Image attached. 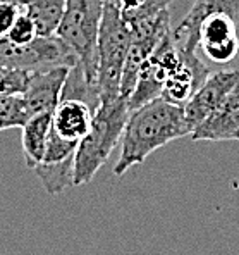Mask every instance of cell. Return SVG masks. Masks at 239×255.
Masks as SVG:
<instances>
[{
    "mask_svg": "<svg viewBox=\"0 0 239 255\" xmlns=\"http://www.w3.org/2000/svg\"><path fill=\"white\" fill-rule=\"evenodd\" d=\"M188 134H191V126L182 106L159 97L134 109L129 112L122 133L121 153L114 166V174L124 176L131 167L143 164L153 152Z\"/></svg>",
    "mask_w": 239,
    "mask_h": 255,
    "instance_id": "6da1fadb",
    "label": "cell"
},
{
    "mask_svg": "<svg viewBox=\"0 0 239 255\" xmlns=\"http://www.w3.org/2000/svg\"><path fill=\"white\" fill-rule=\"evenodd\" d=\"M129 118L128 100L103 99L95 111L91 129L80 141L74 157V186L86 185L117 147Z\"/></svg>",
    "mask_w": 239,
    "mask_h": 255,
    "instance_id": "7a4b0ae2",
    "label": "cell"
},
{
    "mask_svg": "<svg viewBox=\"0 0 239 255\" xmlns=\"http://www.w3.org/2000/svg\"><path fill=\"white\" fill-rule=\"evenodd\" d=\"M103 16V0H67L55 35L73 48L78 64L89 85L96 86L98 33Z\"/></svg>",
    "mask_w": 239,
    "mask_h": 255,
    "instance_id": "3957f363",
    "label": "cell"
},
{
    "mask_svg": "<svg viewBox=\"0 0 239 255\" xmlns=\"http://www.w3.org/2000/svg\"><path fill=\"white\" fill-rule=\"evenodd\" d=\"M133 29L121 17V14L109 3L103 2V16L98 33V67H96V85L100 100L121 97L122 67L126 62Z\"/></svg>",
    "mask_w": 239,
    "mask_h": 255,
    "instance_id": "277c9868",
    "label": "cell"
},
{
    "mask_svg": "<svg viewBox=\"0 0 239 255\" xmlns=\"http://www.w3.org/2000/svg\"><path fill=\"white\" fill-rule=\"evenodd\" d=\"M0 64L36 73L54 67H74L78 57L73 48L57 35H38L33 42L17 45L0 36Z\"/></svg>",
    "mask_w": 239,
    "mask_h": 255,
    "instance_id": "5b68a950",
    "label": "cell"
},
{
    "mask_svg": "<svg viewBox=\"0 0 239 255\" xmlns=\"http://www.w3.org/2000/svg\"><path fill=\"white\" fill-rule=\"evenodd\" d=\"M179 59L181 54L174 45L172 35L169 31L159 43V47L150 54V57L141 64L136 85L128 99L129 112L162 97L163 85L179 64Z\"/></svg>",
    "mask_w": 239,
    "mask_h": 255,
    "instance_id": "8992f818",
    "label": "cell"
},
{
    "mask_svg": "<svg viewBox=\"0 0 239 255\" xmlns=\"http://www.w3.org/2000/svg\"><path fill=\"white\" fill-rule=\"evenodd\" d=\"M133 38L126 62L122 67V78H121V97L128 100L133 93L134 85H136L138 74H140L141 64L150 57V54L159 47V43L163 40V36L170 31V16L169 9L162 10L160 14L150 17V19L140 22L133 26Z\"/></svg>",
    "mask_w": 239,
    "mask_h": 255,
    "instance_id": "52a82bcc",
    "label": "cell"
},
{
    "mask_svg": "<svg viewBox=\"0 0 239 255\" xmlns=\"http://www.w3.org/2000/svg\"><path fill=\"white\" fill-rule=\"evenodd\" d=\"M238 22L227 14H212L200 24L198 47L208 61L226 64L233 61L239 52Z\"/></svg>",
    "mask_w": 239,
    "mask_h": 255,
    "instance_id": "ba28073f",
    "label": "cell"
},
{
    "mask_svg": "<svg viewBox=\"0 0 239 255\" xmlns=\"http://www.w3.org/2000/svg\"><path fill=\"white\" fill-rule=\"evenodd\" d=\"M239 85V69H224L214 74H208L198 90L191 95V99L184 104V114L191 131L217 109L222 100Z\"/></svg>",
    "mask_w": 239,
    "mask_h": 255,
    "instance_id": "9c48e42d",
    "label": "cell"
},
{
    "mask_svg": "<svg viewBox=\"0 0 239 255\" xmlns=\"http://www.w3.org/2000/svg\"><path fill=\"white\" fill-rule=\"evenodd\" d=\"M212 14H227L239 22V0H195L193 7L177 24V28L170 29L175 47L188 54H196L198 29L203 19Z\"/></svg>",
    "mask_w": 239,
    "mask_h": 255,
    "instance_id": "30bf717a",
    "label": "cell"
},
{
    "mask_svg": "<svg viewBox=\"0 0 239 255\" xmlns=\"http://www.w3.org/2000/svg\"><path fill=\"white\" fill-rule=\"evenodd\" d=\"M69 71L71 67H54L48 71L29 73L28 86L22 93L29 118L42 112L55 111V107L61 102Z\"/></svg>",
    "mask_w": 239,
    "mask_h": 255,
    "instance_id": "8fae6325",
    "label": "cell"
},
{
    "mask_svg": "<svg viewBox=\"0 0 239 255\" xmlns=\"http://www.w3.org/2000/svg\"><path fill=\"white\" fill-rule=\"evenodd\" d=\"M193 141L239 140V85L191 131Z\"/></svg>",
    "mask_w": 239,
    "mask_h": 255,
    "instance_id": "7c38bea8",
    "label": "cell"
},
{
    "mask_svg": "<svg viewBox=\"0 0 239 255\" xmlns=\"http://www.w3.org/2000/svg\"><path fill=\"white\" fill-rule=\"evenodd\" d=\"M179 54L181 59L163 85L162 99L175 106H184L198 90V86L208 78L210 69L201 62L200 57H196V54H188L182 50H179Z\"/></svg>",
    "mask_w": 239,
    "mask_h": 255,
    "instance_id": "4fadbf2b",
    "label": "cell"
},
{
    "mask_svg": "<svg viewBox=\"0 0 239 255\" xmlns=\"http://www.w3.org/2000/svg\"><path fill=\"white\" fill-rule=\"evenodd\" d=\"M95 109L81 99H61L52 112V131L59 138L78 143L89 133Z\"/></svg>",
    "mask_w": 239,
    "mask_h": 255,
    "instance_id": "5bb4252c",
    "label": "cell"
},
{
    "mask_svg": "<svg viewBox=\"0 0 239 255\" xmlns=\"http://www.w3.org/2000/svg\"><path fill=\"white\" fill-rule=\"evenodd\" d=\"M50 128L52 112L31 116L22 126V155H24V162L29 169H35L43 160Z\"/></svg>",
    "mask_w": 239,
    "mask_h": 255,
    "instance_id": "9a60e30c",
    "label": "cell"
},
{
    "mask_svg": "<svg viewBox=\"0 0 239 255\" xmlns=\"http://www.w3.org/2000/svg\"><path fill=\"white\" fill-rule=\"evenodd\" d=\"M66 2L67 0H24L22 10L33 17L38 28V35L48 36L55 35L57 31V26L66 9Z\"/></svg>",
    "mask_w": 239,
    "mask_h": 255,
    "instance_id": "2e32d148",
    "label": "cell"
},
{
    "mask_svg": "<svg viewBox=\"0 0 239 255\" xmlns=\"http://www.w3.org/2000/svg\"><path fill=\"white\" fill-rule=\"evenodd\" d=\"M114 7L128 24L133 26L150 19V17L167 10L172 0H103Z\"/></svg>",
    "mask_w": 239,
    "mask_h": 255,
    "instance_id": "e0dca14e",
    "label": "cell"
},
{
    "mask_svg": "<svg viewBox=\"0 0 239 255\" xmlns=\"http://www.w3.org/2000/svg\"><path fill=\"white\" fill-rule=\"evenodd\" d=\"M28 118L29 116L22 95L0 97V131L22 128Z\"/></svg>",
    "mask_w": 239,
    "mask_h": 255,
    "instance_id": "ac0fdd59",
    "label": "cell"
},
{
    "mask_svg": "<svg viewBox=\"0 0 239 255\" xmlns=\"http://www.w3.org/2000/svg\"><path fill=\"white\" fill-rule=\"evenodd\" d=\"M29 73L0 64V97L22 95L28 86Z\"/></svg>",
    "mask_w": 239,
    "mask_h": 255,
    "instance_id": "d6986e66",
    "label": "cell"
},
{
    "mask_svg": "<svg viewBox=\"0 0 239 255\" xmlns=\"http://www.w3.org/2000/svg\"><path fill=\"white\" fill-rule=\"evenodd\" d=\"M38 36V28H36L35 21L29 14H26L24 10H21V14L16 17L12 28L9 29V33L5 35L7 40H10L12 43L24 45L29 43Z\"/></svg>",
    "mask_w": 239,
    "mask_h": 255,
    "instance_id": "ffe728a7",
    "label": "cell"
},
{
    "mask_svg": "<svg viewBox=\"0 0 239 255\" xmlns=\"http://www.w3.org/2000/svg\"><path fill=\"white\" fill-rule=\"evenodd\" d=\"M21 10V7L14 5V3H2L0 5V36H5L9 33Z\"/></svg>",
    "mask_w": 239,
    "mask_h": 255,
    "instance_id": "44dd1931",
    "label": "cell"
},
{
    "mask_svg": "<svg viewBox=\"0 0 239 255\" xmlns=\"http://www.w3.org/2000/svg\"><path fill=\"white\" fill-rule=\"evenodd\" d=\"M2 3H14V5H17V7H24V0H0V5Z\"/></svg>",
    "mask_w": 239,
    "mask_h": 255,
    "instance_id": "7402d4cb",
    "label": "cell"
}]
</instances>
